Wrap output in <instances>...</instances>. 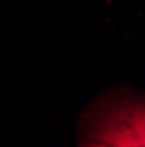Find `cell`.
<instances>
[{
  "instance_id": "1",
  "label": "cell",
  "mask_w": 145,
  "mask_h": 147,
  "mask_svg": "<svg viewBox=\"0 0 145 147\" xmlns=\"http://www.w3.org/2000/svg\"><path fill=\"white\" fill-rule=\"evenodd\" d=\"M84 138L121 147H145V98L121 96L93 107Z\"/></svg>"
},
{
  "instance_id": "2",
  "label": "cell",
  "mask_w": 145,
  "mask_h": 147,
  "mask_svg": "<svg viewBox=\"0 0 145 147\" xmlns=\"http://www.w3.org/2000/svg\"><path fill=\"white\" fill-rule=\"evenodd\" d=\"M81 147H121V145H112V144H105V142H98V140L84 138V142L81 144Z\"/></svg>"
}]
</instances>
